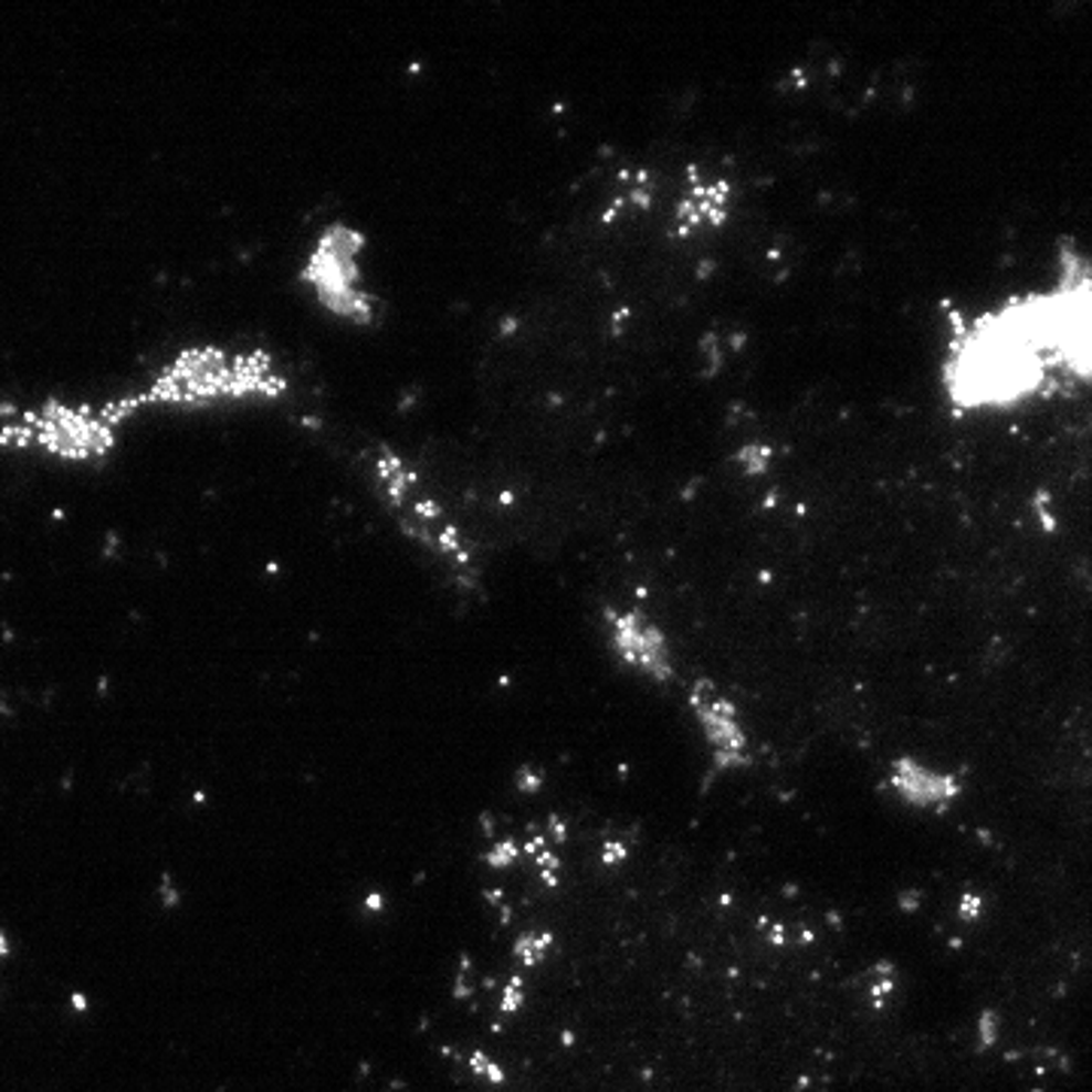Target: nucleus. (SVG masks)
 Returning a JSON list of instances; mask_svg holds the SVG:
<instances>
[{
    "instance_id": "1",
    "label": "nucleus",
    "mask_w": 1092,
    "mask_h": 1092,
    "mask_svg": "<svg viewBox=\"0 0 1092 1092\" xmlns=\"http://www.w3.org/2000/svg\"><path fill=\"white\" fill-rule=\"evenodd\" d=\"M944 395L959 413H998L1050 389V370L1035 340L1026 297H1008L996 309L953 328L941 365Z\"/></svg>"
},
{
    "instance_id": "2",
    "label": "nucleus",
    "mask_w": 1092,
    "mask_h": 1092,
    "mask_svg": "<svg viewBox=\"0 0 1092 1092\" xmlns=\"http://www.w3.org/2000/svg\"><path fill=\"white\" fill-rule=\"evenodd\" d=\"M285 377L264 349H225V346H189L155 374V380L137 395L122 398L128 413L140 407H210L222 401L280 398Z\"/></svg>"
},
{
    "instance_id": "3",
    "label": "nucleus",
    "mask_w": 1092,
    "mask_h": 1092,
    "mask_svg": "<svg viewBox=\"0 0 1092 1092\" xmlns=\"http://www.w3.org/2000/svg\"><path fill=\"white\" fill-rule=\"evenodd\" d=\"M374 480L382 492L386 507L395 513L407 537L426 544L431 553L447 558L452 568L471 570V546L464 544L462 532L455 528L447 507L440 504L422 483V476L405 455L392 447H380L374 455Z\"/></svg>"
},
{
    "instance_id": "4",
    "label": "nucleus",
    "mask_w": 1092,
    "mask_h": 1092,
    "mask_svg": "<svg viewBox=\"0 0 1092 1092\" xmlns=\"http://www.w3.org/2000/svg\"><path fill=\"white\" fill-rule=\"evenodd\" d=\"M0 443L7 450H40L64 462H95L116 447V426L104 407L46 401L36 410L3 419Z\"/></svg>"
},
{
    "instance_id": "5",
    "label": "nucleus",
    "mask_w": 1092,
    "mask_h": 1092,
    "mask_svg": "<svg viewBox=\"0 0 1092 1092\" xmlns=\"http://www.w3.org/2000/svg\"><path fill=\"white\" fill-rule=\"evenodd\" d=\"M368 246V238L344 222H334L313 243L307 262H304V283L313 288V295L332 316L356 325H374L377 322V301L361 285V262L358 255Z\"/></svg>"
},
{
    "instance_id": "6",
    "label": "nucleus",
    "mask_w": 1092,
    "mask_h": 1092,
    "mask_svg": "<svg viewBox=\"0 0 1092 1092\" xmlns=\"http://www.w3.org/2000/svg\"><path fill=\"white\" fill-rule=\"evenodd\" d=\"M689 704L699 716L701 735L707 741L716 771H741L749 765V737L741 723L735 701L713 686L711 680H699L689 692Z\"/></svg>"
},
{
    "instance_id": "7",
    "label": "nucleus",
    "mask_w": 1092,
    "mask_h": 1092,
    "mask_svg": "<svg viewBox=\"0 0 1092 1092\" xmlns=\"http://www.w3.org/2000/svg\"><path fill=\"white\" fill-rule=\"evenodd\" d=\"M607 634L610 647L619 655L622 665L638 671L655 683H668L674 678V655L665 631L641 610H607Z\"/></svg>"
},
{
    "instance_id": "8",
    "label": "nucleus",
    "mask_w": 1092,
    "mask_h": 1092,
    "mask_svg": "<svg viewBox=\"0 0 1092 1092\" xmlns=\"http://www.w3.org/2000/svg\"><path fill=\"white\" fill-rule=\"evenodd\" d=\"M890 786L904 805L920 810H947L962 796V777L953 771L928 768L920 759H895Z\"/></svg>"
},
{
    "instance_id": "9",
    "label": "nucleus",
    "mask_w": 1092,
    "mask_h": 1092,
    "mask_svg": "<svg viewBox=\"0 0 1092 1092\" xmlns=\"http://www.w3.org/2000/svg\"><path fill=\"white\" fill-rule=\"evenodd\" d=\"M732 186L725 179H695L689 182L683 198L674 210V231L678 234H701V231H720L725 219L732 216Z\"/></svg>"
},
{
    "instance_id": "10",
    "label": "nucleus",
    "mask_w": 1092,
    "mask_h": 1092,
    "mask_svg": "<svg viewBox=\"0 0 1092 1092\" xmlns=\"http://www.w3.org/2000/svg\"><path fill=\"white\" fill-rule=\"evenodd\" d=\"M865 984H868V998H871V1005H874V1008H883V1005L892 998V993H895V968H892L890 962H878V965L865 974Z\"/></svg>"
},
{
    "instance_id": "11",
    "label": "nucleus",
    "mask_w": 1092,
    "mask_h": 1092,
    "mask_svg": "<svg viewBox=\"0 0 1092 1092\" xmlns=\"http://www.w3.org/2000/svg\"><path fill=\"white\" fill-rule=\"evenodd\" d=\"M525 853L535 859V865L540 868V874H544L546 886H556L558 883V855L549 850L546 838H535V841L525 847Z\"/></svg>"
},
{
    "instance_id": "12",
    "label": "nucleus",
    "mask_w": 1092,
    "mask_h": 1092,
    "mask_svg": "<svg viewBox=\"0 0 1092 1092\" xmlns=\"http://www.w3.org/2000/svg\"><path fill=\"white\" fill-rule=\"evenodd\" d=\"M549 947H553V938L549 935H523V938L516 941V959L523 962V965H537V962H544L546 959V953H549Z\"/></svg>"
},
{
    "instance_id": "13",
    "label": "nucleus",
    "mask_w": 1092,
    "mask_h": 1092,
    "mask_svg": "<svg viewBox=\"0 0 1092 1092\" xmlns=\"http://www.w3.org/2000/svg\"><path fill=\"white\" fill-rule=\"evenodd\" d=\"M516 855H519V847H516V843L498 841L495 843V850L489 853V862H495V865H511Z\"/></svg>"
},
{
    "instance_id": "14",
    "label": "nucleus",
    "mask_w": 1092,
    "mask_h": 1092,
    "mask_svg": "<svg viewBox=\"0 0 1092 1092\" xmlns=\"http://www.w3.org/2000/svg\"><path fill=\"white\" fill-rule=\"evenodd\" d=\"M519 1005H523V984L513 977L511 984H507V989H504V1010H507V1014H513V1010L519 1008Z\"/></svg>"
},
{
    "instance_id": "15",
    "label": "nucleus",
    "mask_w": 1092,
    "mask_h": 1092,
    "mask_svg": "<svg viewBox=\"0 0 1092 1092\" xmlns=\"http://www.w3.org/2000/svg\"><path fill=\"white\" fill-rule=\"evenodd\" d=\"M980 907H984V899H980L977 892H968V895H962V914L968 916V920H974V916L980 914Z\"/></svg>"
},
{
    "instance_id": "16",
    "label": "nucleus",
    "mask_w": 1092,
    "mask_h": 1092,
    "mask_svg": "<svg viewBox=\"0 0 1092 1092\" xmlns=\"http://www.w3.org/2000/svg\"><path fill=\"white\" fill-rule=\"evenodd\" d=\"M622 855H626V847H622V843H619V841H610L605 847V853H601V859H605V865H617V862H619V859H622Z\"/></svg>"
}]
</instances>
